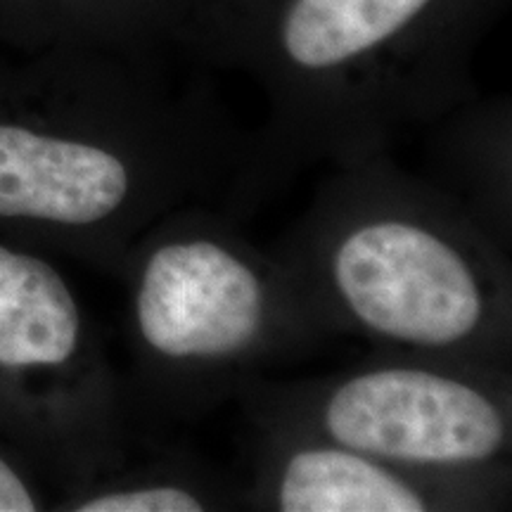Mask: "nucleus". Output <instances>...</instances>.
Here are the masks:
<instances>
[{
  "label": "nucleus",
  "instance_id": "1",
  "mask_svg": "<svg viewBox=\"0 0 512 512\" xmlns=\"http://www.w3.org/2000/svg\"><path fill=\"white\" fill-rule=\"evenodd\" d=\"M5 50V48H3ZM249 133L166 57L0 53V238L119 278L171 211L242 209Z\"/></svg>",
  "mask_w": 512,
  "mask_h": 512
},
{
  "label": "nucleus",
  "instance_id": "2",
  "mask_svg": "<svg viewBox=\"0 0 512 512\" xmlns=\"http://www.w3.org/2000/svg\"><path fill=\"white\" fill-rule=\"evenodd\" d=\"M508 0H209L185 55L245 74L266 117L247 140L242 207L313 164L389 155L477 100L475 55Z\"/></svg>",
  "mask_w": 512,
  "mask_h": 512
},
{
  "label": "nucleus",
  "instance_id": "3",
  "mask_svg": "<svg viewBox=\"0 0 512 512\" xmlns=\"http://www.w3.org/2000/svg\"><path fill=\"white\" fill-rule=\"evenodd\" d=\"M271 252L328 339L510 370V249L389 155L332 169Z\"/></svg>",
  "mask_w": 512,
  "mask_h": 512
},
{
  "label": "nucleus",
  "instance_id": "4",
  "mask_svg": "<svg viewBox=\"0 0 512 512\" xmlns=\"http://www.w3.org/2000/svg\"><path fill=\"white\" fill-rule=\"evenodd\" d=\"M209 204L171 211L133 245L126 283L131 401L197 420L328 335L271 249Z\"/></svg>",
  "mask_w": 512,
  "mask_h": 512
},
{
  "label": "nucleus",
  "instance_id": "5",
  "mask_svg": "<svg viewBox=\"0 0 512 512\" xmlns=\"http://www.w3.org/2000/svg\"><path fill=\"white\" fill-rule=\"evenodd\" d=\"M240 401L252 427L309 434L463 484L496 510L510 498V370L380 354L313 380H259Z\"/></svg>",
  "mask_w": 512,
  "mask_h": 512
},
{
  "label": "nucleus",
  "instance_id": "6",
  "mask_svg": "<svg viewBox=\"0 0 512 512\" xmlns=\"http://www.w3.org/2000/svg\"><path fill=\"white\" fill-rule=\"evenodd\" d=\"M131 408L72 283L43 252L0 238V437L60 498L136 451Z\"/></svg>",
  "mask_w": 512,
  "mask_h": 512
},
{
  "label": "nucleus",
  "instance_id": "7",
  "mask_svg": "<svg viewBox=\"0 0 512 512\" xmlns=\"http://www.w3.org/2000/svg\"><path fill=\"white\" fill-rule=\"evenodd\" d=\"M242 508L271 512L496 510L463 484L418 475L354 448L280 427H254Z\"/></svg>",
  "mask_w": 512,
  "mask_h": 512
},
{
  "label": "nucleus",
  "instance_id": "8",
  "mask_svg": "<svg viewBox=\"0 0 512 512\" xmlns=\"http://www.w3.org/2000/svg\"><path fill=\"white\" fill-rule=\"evenodd\" d=\"M209 0H0V48L185 53Z\"/></svg>",
  "mask_w": 512,
  "mask_h": 512
},
{
  "label": "nucleus",
  "instance_id": "9",
  "mask_svg": "<svg viewBox=\"0 0 512 512\" xmlns=\"http://www.w3.org/2000/svg\"><path fill=\"white\" fill-rule=\"evenodd\" d=\"M434 157L444 183L505 249L512 242V164L510 102L472 100L437 124Z\"/></svg>",
  "mask_w": 512,
  "mask_h": 512
},
{
  "label": "nucleus",
  "instance_id": "10",
  "mask_svg": "<svg viewBox=\"0 0 512 512\" xmlns=\"http://www.w3.org/2000/svg\"><path fill=\"white\" fill-rule=\"evenodd\" d=\"M136 453V451H133ZM128 458L57 498L67 512H209L242 508V491L183 453Z\"/></svg>",
  "mask_w": 512,
  "mask_h": 512
},
{
  "label": "nucleus",
  "instance_id": "11",
  "mask_svg": "<svg viewBox=\"0 0 512 512\" xmlns=\"http://www.w3.org/2000/svg\"><path fill=\"white\" fill-rule=\"evenodd\" d=\"M57 494L27 453L0 437V512L55 510Z\"/></svg>",
  "mask_w": 512,
  "mask_h": 512
}]
</instances>
